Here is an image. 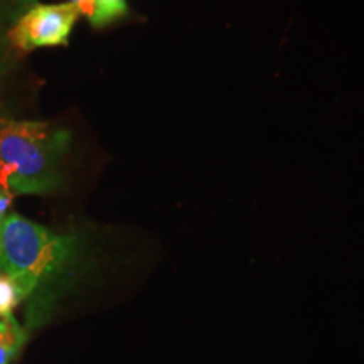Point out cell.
Returning <instances> with one entry per match:
<instances>
[{"instance_id":"cell-2","label":"cell","mask_w":364,"mask_h":364,"mask_svg":"<svg viewBox=\"0 0 364 364\" xmlns=\"http://www.w3.org/2000/svg\"><path fill=\"white\" fill-rule=\"evenodd\" d=\"M75 257V236L54 233L16 213L2 221L0 272L12 279L21 299L33 294L41 282L65 272Z\"/></svg>"},{"instance_id":"cell-4","label":"cell","mask_w":364,"mask_h":364,"mask_svg":"<svg viewBox=\"0 0 364 364\" xmlns=\"http://www.w3.org/2000/svg\"><path fill=\"white\" fill-rule=\"evenodd\" d=\"M34 4L38 2L36 0H0V80L7 73L14 59V53H16L9 38L11 29L22 14Z\"/></svg>"},{"instance_id":"cell-7","label":"cell","mask_w":364,"mask_h":364,"mask_svg":"<svg viewBox=\"0 0 364 364\" xmlns=\"http://www.w3.org/2000/svg\"><path fill=\"white\" fill-rule=\"evenodd\" d=\"M21 300V294L12 279H9L6 273L0 272V318L11 317L14 309L17 307Z\"/></svg>"},{"instance_id":"cell-5","label":"cell","mask_w":364,"mask_h":364,"mask_svg":"<svg viewBox=\"0 0 364 364\" xmlns=\"http://www.w3.org/2000/svg\"><path fill=\"white\" fill-rule=\"evenodd\" d=\"M27 332L14 316L0 318V364H9L21 351Z\"/></svg>"},{"instance_id":"cell-3","label":"cell","mask_w":364,"mask_h":364,"mask_svg":"<svg viewBox=\"0 0 364 364\" xmlns=\"http://www.w3.org/2000/svg\"><path fill=\"white\" fill-rule=\"evenodd\" d=\"M80 12L73 4H34L11 29V44L17 53L54 48L70 43Z\"/></svg>"},{"instance_id":"cell-1","label":"cell","mask_w":364,"mask_h":364,"mask_svg":"<svg viewBox=\"0 0 364 364\" xmlns=\"http://www.w3.org/2000/svg\"><path fill=\"white\" fill-rule=\"evenodd\" d=\"M66 129L38 120H0V191L48 194L61 186Z\"/></svg>"},{"instance_id":"cell-8","label":"cell","mask_w":364,"mask_h":364,"mask_svg":"<svg viewBox=\"0 0 364 364\" xmlns=\"http://www.w3.org/2000/svg\"><path fill=\"white\" fill-rule=\"evenodd\" d=\"M68 2L78 9V12L83 14L90 22L95 19V12H97V4H95V0H68Z\"/></svg>"},{"instance_id":"cell-6","label":"cell","mask_w":364,"mask_h":364,"mask_svg":"<svg viewBox=\"0 0 364 364\" xmlns=\"http://www.w3.org/2000/svg\"><path fill=\"white\" fill-rule=\"evenodd\" d=\"M95 4H97V12H95V19L91 21V24L97 27L110 24L118 17H124L129 11L125 0H95Z\"/></svg>"},{"instance_id":"cell-9","label":"cell","mask_w":364,"mask_h":364,"mask_svg":"<svg viewBox=\"0 0 364 364\" xmlns=\"http://www.w3.org/2000/svg\"><path fill=\"white\" fill-rule=\"evenodd\" d=\"M0 226H2V223H0Z\"/></svg>"}]
</instances>
